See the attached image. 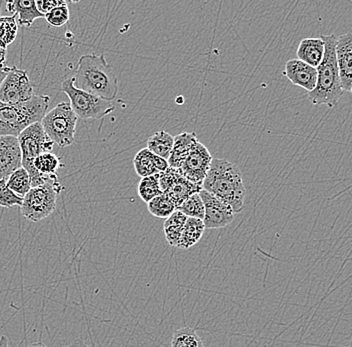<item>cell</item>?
Segmentation results:
<instances>
[{
    "label": "cell",
    "instance_id": "17",
    "mask_svg": "<svg viewBox=\"0 0 352 347\" xmlns=\"http://www.w3.org/2000/svg\"><path fill=\"white\" fill-rule=\"evenodd\" d=\"M8 12L16 15L17 24L32 26L36 19H44V14L37 10L36 3L33 0H14L6 2Z\"/></svg>",
    "mask_w": 352,
    "mask_h": 347
},
{
    "label": "cell",
    "instance_id": "34",
    "mask_svg": "<svg viewBox=\"0 0 352 347\" xmlns=\"http://www.w3.org/2000/svg\"><path fill=\"white\" fill-rule=\"evenodd\" d=\"M0 347H10V346H8V339L6 336L3 335L0 337Z\"/></svg>",
    "mask_w": 352,
    "mask_h": 347
},
{
    "label": "cell",
    "instance_id": "21",
    "mask_svg": "<svg viewBox=\"0 0 352 347\" xmlns=\"http://www.w3.org/2000/svg\"><path fill=\"white\" fill-rule=\"evenodd\" d=\"M187 216L175 210L170 216L167 217L164 224V232L167 243L170 247H177L179 243L180 236H182V230H184V224L186 223Z\"/></svg>",
    "mask_w": 352,
    "mask_h": 347
},
{
    "label": "cell",
    "instance_id": "26",
    "mask_svg": "<svg viewBox=\"0 0 352 347\" xmlns=\"http://www.w3.org/2000/svg\"><path fill=\"white\" fill-rule=\"evenodd\" d=\"M147 208L149 213L157 219H167L176 210L175 204L164 192L149 201L147 203Z\"/></svg>",
    "mask_w": 352,
    "mask_h": 347
},
{
    "label": "cell",
    "instance_id": "27",
    "mask_svg": "<svg viewBox=\"0 0 352 347\" xmlns=\"http://www.w3.org/2000/svg\"><path fill=\"white\" fill-rule=\"evenodd\" d=\"M17 32L16 15L0 17V48L6 49L16 38Z\"/></svg>",
    "mask_w": 352,
    "mask_h": 347
},
{
    "label": "cell",
    "instance_id": "24",
    "mask_svg": "<svg viewBox=\"0 0 352 347\" xmlns=\"http://www.w3.org/2000/svg\"><path fill=\"white\" fill-rule=\"evenodd\" d=\"M6 186L10 188L12 192H14L17 197L23 199L26 193L30 190L32 186H30V175L28 171L23 168L16 169L13 171L10 177L6 179Z\"/></svg>",
    "mask_w": 352,
    "mask_h": 347
},
{
    "label": "cell",
    "instance_id": "31",
    "mask_svg": "<svg viewBox=\"0 0 352 347\" xmlns=\"http://www.w3.org/2000/svg\"><path fill=\"white\" fill-rule=\"evenodd\" d=\"M23 199L17 197L6 186V179H0V208H11L21 206Z\"/></svg>",
    "mask_w": 352,
    "mask_h": 347
},
{
    "label": "cell",
    "instance_id": "16",
    "mask_svg": "<svg viewBox=\"0 0 352 347\" xmlns=\"http://www.w3.org/2000/svg\"><path fill=\"white\" fill-rule=\"evenodd\" d=\"M198 137L195 133H182L175 137V144H173V151L169 157V168H180L187 155L190 153L191 149L198 142Z\"/></svg>",
    "mask_w": 352,
    "mask_h": 347
},
{
    "label": "cell",
    "instance_id": "14",
    "mask_svg": "<svg viewBox=\"0 0 352 347\" xmlns=\"http://www.w3.org/2000/svg\"><path fill=\"white\" fill-rule=\"evenodd\" d=\"M285 74L288 80L292 81L294 85L305 89L308 92L316 89L318 70L298 59H292L286 63Z\"/></svg>",
    "mask_w": 352,
    "mask_h": 347
},
{
    "label": "cell",
    "instance_id": "1",
    "mask_svg": "<svg viewBox=\"0 0 352 347\" xmlns=\"http://www.w3.org/2000/svg\"><path fill=\"white\" fill-rule=\"evenodd\" d=\"M202 190L230 206L234 213L243 210L246 190L241 169L226 159L213 158L202 182Z\"/></svg>",
    "mask_w": 352,
    "mask_h": 347
},
{
    "label": "cell",
    "instance_id": "13",
    "mask_svg": "<svg viewBox=\"0 0 352 347\" xmlns=\"http://www.w3.org/2000/svg\"><path fill=\"white\" fill-rule=\"evenodd\" d=\"M19 139L14 136H0V179L8 177L22 166Z\"/></svg>",
    "mask_w": 352,
    "mask_h": 347
},
{
    "label": "cell",
    "instance_id": "15",
    "mask_svg": "<svg viewBox=\"0 0 352 347\" xmlns=\"http://www.w3.org/2000/svg\"><path fill=\"white\" fill-rule=\"evenodd\" d=\"M200 190H202V184L189 181L184 177L179 168H175L173 182H171L168 190L164 193L168 195L169 199H171L177 210L190 195L199 193Z\"/></svg>",
    "mask_w": 352,
    "mask_h": 347
},
{
    "label": "cell",
    "instance_id": "30",
    "mask_svg": "<svg viewBox=\"0 0 352 347\" xmlns=\"http://www.w3.org/2000/svg\"><path fill=\"white\" fill-rule=\"evenodd\" d=\"M69 8L67 4L55 8L52 12L46 13L44 19L48 23L54 27H61L69 21Z\"/></svg>",
    "mask_w": 352,
    "mask_h": 347
},
{
    "label": "cell",
    "instance_id": "3",
    "mask_svg": "<svg viewBox=\"0 0 352 347\" xmlns=\"http://www.w3.org/2000/svg\"><path fill=\"white\" fill-rule=\"evenodd\" d=\"M320 38L324 43V56L316 68V87L311 92H308V100L314 105L325 104L329 109H333L344 93L341 89L340 72L336 63V34L321 35Z\"/></svg>",
    "mask_w": 352,
    "mask_h": 347
},
{
    "label": "cell",
    "instance_id": "33",
    "mask_svg": "<svg viewBox=\"0 0 352 347\" xmlns=\"http://www.w3.org/2000/svg\"><path fill=\"white\" fill-rule=\"evenodd\" d=\"M10 67H8V65H1L0 67V85L3 82L4 79H6V76H8V71H10Z\"/></svg>",
    "mask_w": 352,
    "mask_h": 347
},
{
    "label": "cell",
    "instance_id": "9",
    "mask_svg": "<svg viewBox=\"0 0 352 347\" xmlns=\"http://www.w3.org/2000/svg\"><path fill=\"white\" fill-rule=\"evenodd\" d=\"M34 96L28 71L10 67L8 76L0 85V101L8 104L23 102Z\"/></svg>",
    "mask_w": 352,
    "mask_h": 347
},
{
    "label": "cell",
    "instance_id": "2",
    "mask_svg": "<svg viewBox=\"0 0 352 347\" xmlns=\"http://www.w3.org/2000/svg\"><path fill=\"white\" fill-rule=\"evenodd\" d=\"M74 87L107 101L116 100L118 80L103 54H85L79 58Z\"/></svg>",
    "mask_w": 352,
    "mask_h": 347
},
{
    "label": "cell",
    "instance_id": "12",
    "mask_svg": "<svg viewBox=\"0 0 352 347\" xmlns=\"http://www.w3.org/2000/svg\"><path fill=\"white\" fill-rule=\"evenodd\" d=\"M336 63L340 72L341 89L343 92H351L352 89V34L336 37Z\"/></svg>",
    "mask_w": 352,
    "mask_h": 347
},
{
    "label": "cell",
    "instance_id": "6",
    "mask_svg": "<svg viewBox=\"0 0 352 347\" xmlns=\"http://www.w3.org/2000/svg\"><path fill=\"white\" fill-rule=\"evenodd\" d=\"M63 190L58 180L30 188L22 201V214L32 223L47 219L56 208L57 195Z\"/></svg>",
    "mask_w": 352,
    "mask_h": 347
},
{
    "label": "cell",
    "instance_id": "28",
    "mask_svg": "<svg viewBox=\"0 0 352 347\" xmlns=\"http://www.w3.org/2000/svg\"><path fill=\"white\" fill-rule=\"evenodd\" d=\"M158 175L160 173L151 175V177H142L138 184V195L146 203L162 193L160 182H158Z\"/></svg>",
    "mask_w": 352,
    "mask_h": 347
},
{
    "label": "cell",
    "instance_id": "19",
    "mask_svg": "<svg viewBox=\"0 0 352 347\" xmlns=\"http://www.w3.org/2000/svg\"><path fill=\"white\" fill-rule=\"evenodd\" d=\"M204 230H206V226L201 219L187 217L177 248L187 250L195 247L204 236Z\"/></svg>",
    "mask_w": 352,
    "mask_h": 347
},
{
    "label": "cell",
    "instance_id": "20",
    "mask_svg": "<svg viewBox=\"0 0 352 347\" xmlns=\"http://www.w3.org/2000/svg\"><path fill=\"white\" fill-rule=\"evenodd\" d=\"M173 144H175V136L166 131H162L154 133L148 138L146 148L156 157L168 160L171 151H173Z\"/></svg>",
    "mask_w": 352,
    "mask_h": 347
},
{
    "label": "cell",
    "instance_id": "5",
    "mask_svg": "<svg viewBox=\"0 0 352 347\" xmlns=\"http://www.w3.org/2000/svg\"><path fill=\"white\" fill-rule=\"evenodd\" d=\"M76 114L69 102L58 103L41 120L44 131L54 144L59 147L70 146L74 142L77 124Z\"/></svg>",
    "mask_w": 352,
    "mask_h": 347
},
{
    "label": "cell",
    "instance_id": "7",
    "mask_svg": "<svg viewBox=\"0 0 352 347\" xmlns=\"http://www.w3.org/2000/svg\"><path fill=\"white\" fill-rule=\"evenodd\" d=\"M61 90L69 98V104L77 117L82 120H99L114 111L111 101L102 100L74 87V78L66 79Z\"/></svg>",
    "mask_w": 352,
    "mask_h": 347
},
{
    "label": "cell",
    "instance_id": "32",
    "mask_svg": "<svg viewBox=\"0 0 352 347\" xmlns=\"http://www.w3.org/2000/svg\"><path fill=\"white\" fill-rule=\"evenodd\" d=\"M35 3H36V8L39 12L43 13L44 15L52 12L55 8L67 4L63 0H61V1H59V0H37V1H35Z\"/></svg>",
    "mask_w": 352,
    "mask_h": 347
},
{
    "label": "cell",
    "instance_id": "25",
    "mask_svg": "<svg viewBox=\"0 0 352 347\" xmlns=\"http://www.w3.org/2000/svg\"><path fill=\"white\" fill-rule=\"evenodd\" d=\"M171 347H204V344L195 328L186 326L173 333Z\"/></svg>",
    "mask_w": 352,
    "mask_h": 347
},
{
    "label": "cell",
    "instance_id": "18",
    "mask_svg": "<svg viewBox=\"0 0 352 347\" xmlns=\"http://www.w3.org/2000/svg\"><path fill=\"white\" fill-rule=\"evenodd\" d=\"M297 59L310 67L318 68L324 56V43L318 38H305L299 43L296 52Z\"/></svg>",
    "mask_w": 352,
    "mask_h": 347
},
{
    "label": "cell",
    "instance_id": "35",
    "mask_svg": "<svg viewBox=\"0 0 352 347\" xmlns=\"http://www.w3.org/2000/svg\"><path fill=\"white\" fill-rule=\"evenodd\" d=\"M76 347H90V346H85V344H80V346H76Z\"/></svg>",
    "mask_w": 352,
    "mask_h": 347
},
{
    "label": "cell",
    "instance_id": "29",
    "mask_svg": "<svg viewBox=\"0 0 352 347\" xmlns=\"http://www.w3.org/2000/svg\"><path fill=\"white\" fill-rule=\"evenodd\" d=\"M176 210H179L186 216L192 217V219L202 221L204 217V205L199 193L190 195Z\"/></svg>",
    "mask_w": 352,
    "mask_h": 347
},
{
    "label": "cell",
    "instance_id": "4",
    "mask_svg": "<svg viewBox=\"0 0 352 347\" xmlns=\"http://www.w3.org/2000/svg\"><path fill=\"white\" fill-rule=\"evenodd\" d=\"M50 103V96L35 94L30 100L15 104L0 101V136L17 137L26 127L41 122Z\"/></svg>",
    "mask_w": 352,
    "mask_h": 347
},
{
    "label": "cell",
    "instance_id": "36",
    "mask_svg": "<svg viewBox=\"0 0 352 347\" xmlns=\"http://www.w3.org/2000/svg\"><path fill=\"white\" fill-rule=\"evenodd\" d=\"M349 347H351V346H349Z\"/></svg>",
    "mask_w": 352,
    "mask_h": 347
},
{
    "label": "cell",
    "instance_id": "23",
    "mask_svg": "<svg viewBox=\"0 0 352 347\" xmlns=\"http://www.w3.org/2000/svg\"><path fill=\"white\" fill-rule=\"evenodd\" d=\"M133 166L136 173L142 179L158 173L157 169L155 168V155L147 148H143L138 151V155L134 157Z\"/></svg>",
    "mask_w": 352,
    "mask_h": 347
},
{
    "label": "cell",
    "instance_id": "10",
    "mask_svg": "<svg viewBox=\"0 0 352 347\" xmlns=\"http://www.w3.org/2000/svg\"><path fill=\"white\" fill-rule=\"evenodd\" d=\"M199 195L204 205V217L202 221L206 230L226 227L232 223L235 213L228 204L204 190H200Z\"/></svg>",
    "mask_w": 352,
    "mask_h": 347
},
{
    "label": "cell",
    "instance_id": "8",
    "mask_svg": "<svg viewBox=\"0 0 352 347\" xmlns=\"http://www.w3.org/2000/svg\"><path fill=\"white\" fill-rule=\"evenodd\" d=\"M19 148H21L22 157V168L28 169L32 168V161L41 153H50L54 148V144L52 142L41 122H36L26 127L23 131L17 136Z\"/></svg>",
    "mask_w": 352,
    "mask_h": 347
},
{
    "label": "cell",
    "instance_id": "22",
    "mask_svg": "<svg viewBox=\"0 0 352 347\" xmlns=\"http://www.w3.org/2000/svg\"><path fill=\"white\" fill-rule=\"evenodd\" d=\"M33 168L36 169L39 173L47 177H54L57 175L58 169L63 166L61 164V159L54 153H41L32 161Z\"/></svg>",
    "mask_w": 352,
    "mask_h": 347
},
{
    "label": "cell",
    "instance_id": "11",
    "mask_svg": "<svg viewBox=\"0 0 352 347\" xmlns=\"http://www.w3.org/2000/svg\"><path fill=\"white\" fill-rule=\"evenodd\" d=\"M212 159L208 149L198 140L179 169L189 181L202 184Z\"/></svg>",
    "mask_w": 352,
    "mask_h": 347
}]
</instances>
